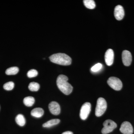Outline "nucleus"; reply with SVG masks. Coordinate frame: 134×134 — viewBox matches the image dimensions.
Masks as SVG:
<instances>
[{"label": "nucleus", "instance_id": "obj_1", "mask_svg": "<svg viewBox=\"0 0 134 134\" xmlns=\"http://www.w3.org/2000/svg\"><path fill=\"white\" fill-rule=\"evenodd\" d=\"M68 77L63 75H60L57 78L56 83L58 88L61 91L66 95H69L73 90V87L68 82Z\"/></svg>", "mask_w": 134, "mask_h": 134}, {"label": "nucleus", "instance_id": "obj_2", "mask_svg": "<svg viewBox=\"0 0 134 134\" xmlns=\"http://www.w3.org/2000/svg\"><path fill=\"white\" fill-rule=\"evenodd\" d=\"M52 62L58 65L68 66L72 63V59L68 55L62 53H58L51 55L49 57Z\"/></svg>", "mask_w": 134, "mask_h": 134}, {"label": "nucleus", "instance_id": "obj_3", "mask_svg": "<svg viewBox=\"0 0 134 134\" xmlns=\"http://www.w3.org/2000/svg\"><path fill=\"white\" fill-rule=\"evenodd\" d=\"M107 108V103L104 99L99 98L97 101L95 114L97 117H100L104 114Z\"/></svg>", "mask_w": 134, "mask_h": 134}, {"label": "nucleus", "instance_id": "obj_4", "mask_svg": "<svg viewBox=\"0 0 134 134\" xmlns=\"http://www.w3.org/2000/svg\"><path fill=\"white\" fill-rule=\"evenodd\" d=\"M108 85L116 91H120L122 88V84L121 81L117 77H111L107 81Z\"/></svg>", "mask_w": 134, "mask_h": 134}, {"label": "nucleus", "instance_id": "obj_5", "mask_svg": "<svg viewBox=\"0 0 134 134\" xmlns=\"http://www.w3.org/2000/svg\"><path fill=\"white\" fill-rule=\"evenodd\" d=\"M104 127L102 130V133L103 134H108L112 132L117 127L116 123L111 120H105L103 123Z\"/></svg>", "mask_w": 134, "mask_h": 134}, {"label": "nucleus", "instance_id": "obj_6", "mask_svg": "<svg viewBox=\"0 0 134 134\" xmlns=\"http://www.w3.org/2000/svg\"><path fill=\"white\" fill-rule=\"evenodd\" d=\"M91 110V104L90 103H85L80 110V117L82 120H85L88 117Z\"/></svg>", "mask_w": 134, "mask_h": 134}, {"label": "nucleus", "instance_id": "obj_7", "mask_svg": "<svg viewBox=\"0 0 134 134\" xmlns=\"http://www.w3.org/2000/svg\"><path fill=\"white\" fill-rule=\"evenodd\" d=\"M120 130L123 134H132L133 132V126L131 123L128 121L122 122Z\"/></svg>", "mask_w": 134, "mask_h": 134}, {"label": "nucleus", "instance_id": "obj_8", "mask_svg": "<svg viewBox=\"0 0 134 134\" xmlns=\"http://www.w3.org/2000/svg\"><path fill=\"white\" fill-rule=\"evenodd\" d=\"M122 63L125 66H128L131 65L132 62V55L129 51L125 50L122 52Z\"/></svg>", "mask_w": 134, "mask_h": 134}, {"label": "nucleus", "instance_id": "obj_9", "mask_svg": "<svg viewBox=\"0 0 134 134\" xmlns=\"http://www.w3.org/2000/svg\"><path fill=\"white\" fill-rule=\"evenodd\" d=\"M48 108L50 113L54 115H58L60 113V107L59 104L55 101H52L49 104Z\"/></svg>", "mask_w": 134, "mask_h": 134}, {"label": "nucleus", "instance_id": "obj_10", "mask_svg": "<svg viewBox=\"0 0 134 134\" xmlns=\"http://www.w3.org/2000/svg\"><path fill=\"white\" fill-rule=\"evenodd\" d=\"M114 15L115 19L117 20H121L123 19L125 16V11L122 6L118 5L116 6L114 9Z\"/></svg>", "mask_w": 134, "mask_h": 134}, {"label": "nucleus", "instance_id": "obj_11", "mask_svg": "<svg viewBox=\"0 0 134 134\" xmlns=\"http://www.w3.org/2000/svg\"><path fill=\"white\" fill-rule=\"evenodd\" d=\"M114 53L112 49H108L106 52L105 55V60L107 65L111 66L113 63Z\"/></svg>", "mask_w": 134, "mask_h": 134}, {"label": "nucleus", "instance_id": "obj_12", "mask_svg": "<svg viewBox=\"0 0 134 134\" xmlns=\"http://www.w3.org/2000/svg\"><path fill=\"white\" fill-rule=\"evenodd\" d=\"M44 114V110L41 108H34L32 110L31 113L32 116L36 118H40L43 116Z\"/></svg>", "mask_w": 134, "mask_h": 134}, {"label": "nucleus", "instance_id": "obj_13", "mask_svg": "<svg viewBox=\"0 0 134 134\" xmlns=\"http://www.w3.org/2000/svg\"><path fill=\"white\" fill-rule=\"evenodd\" d=\"M60 122V120L58 119H54L48 121L47 122L43 124V126L44 127L49 128L55 126L59 124Z\"/></svg>", "mask_w": 134, "mask_h": 134}, {"label": "nucleus", "instance_id": "obj_14", "mask_svg": "<svg viewBox=\"0 0 134 134\" xmlns=\"http://www.w3.org/2000/svg\"><path fill=\"white\" fill-rule=\"evenodd\" d=\"M15 121L17 124L20 126H24L26 122V120L24 116L21 114L17 115L15 118Z\"/></svg>", "mask_w": 134, "mask_h": 134}, {"label": "nucleus", "instance_id": "obj_15", "mask_svg": "<svg viewBox=\"0 0 134 134\" xmlns=\"http://www.w3.org/2000/svg\"><path fill=\"white\" fill-rule=\"evenodd\" d=\"M23 102L26 106L31 107L35 103V99L32 97H26L24 99Z\"/></svg>", "mask_w": 134, "mask_h": 134}, {"label": "nucleus", "instance_id": "obj_16", "mask_svg": "<svg viewBox=\"0 0 134 134\" xmlns=\"http://www.w3.org/2000/svg\"><path fill=\"white\" fill-rule=\"evenodd\" d=\"M19 68L17 67H12L8 68L6 70L5 73L6 74L10 75H15L18 74L19 72Z\"/></svg>", "mask_w": 134, "mask_h": 134}, {"label": "nucleus", "instance_id": "obj_17", "mask_svg": "<svg viewBox=\"0 0 134 134\" xmlns=\"http://www.w3.org/2000/svg\"><path fill=\"white\" fill-rule=\"evenodd\" d=\"M83 2L86 7L90 9H93L96 7V3L93 0H84Z\"/></svg>", "mask_w": 134, "mask_h": 134}, {"label": "nucleus", "instance_id": "obj_18", "mask_svg": "<svg viewBox=\"0 0 134 134\" xmlns=\"http://www.w3.org/2000/svg\"><path fill=\"white\" fill-rule=\"evenodd\" d=\"M40 85L38 83L31 82L29 84V88L31 91H37L39 90Z\"/></svg>", "mask_w": 134, "mask_h": 134}, {"label": "nucleus", "instance_id": "obj_19", "mask_svg": "<svg viewBox=\"0 0 134 134\" xmlns=\"http://www.w3.org/2000/svg\"><path fill=\"white\" fill-rule=\"evenodd\" d=\"M3 87L6 90H12L14 87V83L12 82H8L3 85Z\"/></svg>", "mask_w": 134, "mask_h": 134}, {"label": "nucleus", "instance_id": "obj_20", "mask_svg": "<svg viewBox=\"0 0 134 134\" xmlns=\"http://www.w3.org/2000/svg\"><path fill=\"white\" fill-rule=\"evenodd\" d=\"M38 72L35 69H31L29 70L27 74V75L29 78L35 77L37 76Z\"/></svg>", "mask_w": 134, "mask_h": 134}, {"label": "nucleus", "instance_id": "obj_21", "mask_svg": "<svg viewBox=\"0 0 134 134\" xmlns=\"http://www.w3.org/2000/svg\"><path fill=\"white\" fill-rule=\"evenodd\" d=\"M102 67L103 65L101 63H98L92 67L91 70L93 72H98L102 69Z\"/></svg>", "mask_w": 134, "mask_h": 134}, {"label": "nucleus", "instance_id": "obj_22", "mask_svg": "<svg viewBox=\"0 0 134 134\" xmlns=\"http://www.w3.org/2000/svg\"><path fill=\"white\" fill-rule=\"evenodd\" d=\"M62 134H73V132L70 131H66V132H63Z\"/></svg>", "mask_w": 134, "mask_h": 134}]
</instances>
